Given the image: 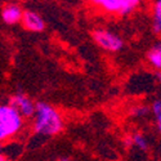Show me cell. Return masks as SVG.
I'll use <instances>...</instances> for the list:
<instances>
[{
    "label": "cell",
    "mask_w": 161,
    "mask_h": 161,
    "mask_svg": "<svg viewBox=\"0 0 161 161\" xmlns=\"http://www.w3.org/2000/svg\"><path fill=\"white\" fill-rule=\"evenodd\" d=\"M35 131L44 136H53L61 130L62 120L57 111L44 102L36 103L35 112Z\"/></svg>",
    "instance_id": "1"
},
{
    "label": "cell",
    "mask_w": 161,
    "mask_h": 161,
    "mask_svg": "<svg viewBox=\"0 0 161 161\" xmlns=\"http://www.w3.org/2000/svg\"><path fill=\"white\" fill-rule=\"evenodd\" d=\"M22 125L21 114L12 106H3L0 108V138L5 139L16 134Z\"/></svg>",
    "instance_id": "2"
},
{
    "label": "cell",
    "mask_w": 161,
    "mask_h": 161,
    "mask_svg": "<svg viewBox=\"0 0 161 161\" xmlns=\"http://www.w3.org/2000/svg\"><path fill=\"white\" fill-rule=\"evenodd\" d=\"M96 3L107 10L116 12L120 14H128L138 5L137 0H97Z\"/></svg>",
    "instance_id": "3"
},
{
    "label": "cell",
    "mask_w": 161,
    "mask_h": 161,
    "mask_svg": "<svg viewBox=\"0 0 161 161\" xmlns=\"http://www.w3.org/2000/svg\"><path fill=\"white\" fill-rule=\"evenodd\" d=\"M94 36V40L104 49L107 50H112V52H116L119 49H121L123 47V40L120 39L119 36L111 34V32H107V31H103V30H98L93 34Z\"/></svg>",
    "instance_id": "4"
},
{
    "label": "cell",
    "mask_w": 161,
    "mask_h": 161,
    "mask_svg": "<svg viewBox=\"0 0 161 161\" xmlns=\"http://www.w3.org/2000/svg\"><path fill=\"white\" fill-rule=\"evenodd\" d=\"M9 106L16 108L23 116H31L32 114L36 112V104H34L27 97H25L22 94H17L14 97H12Z\"/></svg>",
    "instance_id": "5"
},
{
    "label": "cell",
    "mask_w": 161,
    "mask_h": 161,
    "mask_svg": "<svg viewBox=\"0 0 161 161\" xmlns=\"http://www.w3.org/2000/svg\"><path fill=\"white\" fill-rule=\"evenodd\" d=\"M22 21H23L25 27L27 30H31V31H43L44 30V21L35 12L26 10L23 13Z\"/></svg>",
    "instance_id": "6"
},
{
    "label": "cell",
    "mask_w": 161,
    "mask_h": 161,
    "mask_svg": "<svg viewBox=\"0 0 161 161\" xmlns=\"http://www.w3.org/2000/svg\"><path fill=\"white\" fill-rule=\"evenodd\" d=\"M3 19L5 23H16L22 19L23 13L18 5H8L3 10Z\"/></svg>",
    "instance_id": "7"
},
{
    "label": "cell",
    "mask_w": 161,
    "mask_h": 161,
    "mask_svg": "<svg viewBox=\"0 0 161 161\" xmlns=\"http://www.w3.org/2000/svg\"><path fill=\"white\" fill-rule=\"evenodd\" d=\"M148 59L150 62L156 67V69H161V44L155 45L150 53H148Z\"/></svg>",
    "instance_id": "8"
},
{
    "label": "cell",
    "mask_w": 161,
    "mask_h": 161,
    "mask_svg": "<svg viewBox=\"0 0 161 161\" xmlns=\"http://www.w3.org/2000/svg\"><path fill=\"white\" fill-rule=\"evenodd\" d=\"M153 31L161 32V0L155 5V13H153Z\"/></svg>",
    "instance_id": "9"
},
{
    "label": "cell",
    "mask_w": 161,
    "mask_h": 161,
    "mask_svg": "<svg viewBox=\"0 0 161 161\" xmlns=\"http://www.w3.org/2000/svg\"><path fill=\"white\" fill-rule=\"evenodd\" d=\"M152 111L156 116V124L158 128V131L161 133V101H155L152 104Z\"/></svg>",
    "instance_id": "10"
},
{
    "label": "cell",
    "mask_w": 161,
    "mask_h": 161,
    "mask_svg": "<svg viewBox=\"0 0 161 161\" xmlns=\"http://www.w3.org/2000/svg\"><path fill=\"white\" fill-rule=\"evenodd\" d=\"M133 143L137 147H139L141 150H147V141L142 134H134L133 137Z\"/></svg>",
    "instance_id": "11"
},
{
    "label": "cell",
    "mask_w": 161,
    "mask_h": 161,
    "mask_svg": "<svg viewBox=\"0 0 161 161\" xmlns=\"http://www.w3.org/2000/svg\"><path fill=\"white\" fill-rule=\"evenodd\" d=\"M147 111H148L147 107H137V108H133L131 110V114L134 116H142V115H146Z\"/></svg>",
    "instance_id": "12"
},
{
    "label": "cell",
    "mask_w": 161,
    "mask_h": 161,
    "mask_svg": "<svg viewBox=\"0 0 161 161\" xmlns=\"http://www.w3.org/2000/svg\"><path fill=\"white\" fill-rule=\"evenodd\" d=\"M156 77L158 79V81L161 83V72H160V71H158V72H156Z\"/></svg>",
    "instance_id": "13"
},
{
    "label": "cell",
    "mask_w": 161,
    "mask_h": 161,
    "mask_svg": "<svg viewBox=\"0 0 161 161\" xmlns=\"http://www.w3.org/2000/svg\"><path fill=\"white\" fill-rule=\"evenodd\" d=\"M58 161H70L69 158H61V160H58Z\"/></svg>",
    "instance_id": "14"
}]
</instances>
